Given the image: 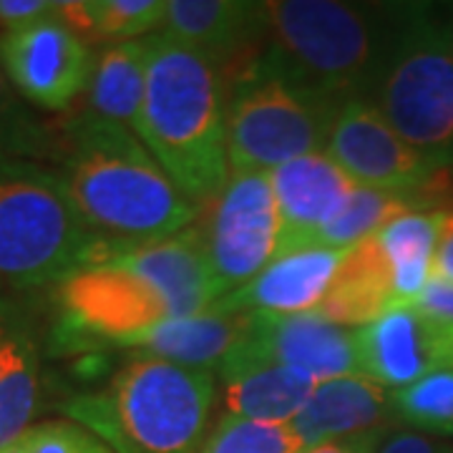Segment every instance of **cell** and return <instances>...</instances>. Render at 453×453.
I'll list each match as a JSON object with an SVG mask.
<instances>
[{"label": "cell", "instance_id": "obj_1", "mask_svg": "<svg viewBox=\"0 0 453 453\" xmlns=\"http://www.w3.org/2000/svg\"><path fill=\"white\" fill-rule=\"evenodd\" d=\"M53 172L104 242H154L199 219V207L179 192L134 131L91 113L64 129Z\"/></svg>", "mask_w": 453, "mask_h": 453}, {"label": "cell", "instance_id": "obj_2", "mask_svg": "<svg viewBox=\"0 0 453 453\" xmlns=\"http://www.w3.org/2000/svg\"><path fill=\"white\" fill-rule=\"evenodd\" d=\"M267 38L255 68L335 109L368 98L388 61L405 5L265 0Z\"/></svg>", "mask_w": 453, "mask_h": 453}, {"label": "cell", "instance_id": "obj_3", "mask_svg": "<svg viewBox=\"0 0 453 453\" xmlns=\"http://www.w3.org/2000/svg\"><path fill=\"white\" fill-rule=\"evenodd\" d=\"M149 79L136 136L181 195L204 210L232 174L226 151L225 73L174 38L149 35Z\"/></svg>", "mask_w": 453, "mask_h": 453}, {"label": "cell", "instance_id": "obj_4", "mask_svg": "<svg viewBox=\"0 0 453 453\" xmlns=\"http://www.w3.org/2000/svg\"><path fill=\"white\" fill-rule=\"evenodd\" d=\"M214 401L211 371L134 353L104 388L71 395L61 411L116 453H196Z\"/></svg>", "mask_w": 453, "mask_h": 453}, {"label": "cell", "instance_id": "obj_5", "mask_svg": "<svg viewBox=\"0 0 453 453\" xmlns=\"http://www.w3.org/2000/svg\"><path fill=\"white\" fill-rule=\"evenodd\" d=\"M101 244L53 166L0 151V282L5 288H58L96 259Z\"/></svg>", "mask_w": 453, "mask_h": 453}, {"label": "cell", "instance_id": "obj_6", "mask_svg": "<svg viewBox=\"0 0 453 453\" xmlns=\"http://www.w3.org/2000/svg\"><path fill=\"white\" fill-rule=\"evenodd\" d=\"M371 101L393 129L453 174V31L423 5H405Z\"/></svg>", "mask_w": 453, "mask_h": 453}, {"label": "cell", "instance_id": "obj_7", "mask_svg": "<svg viewBox=\"0 0 453 453\" xmlns=\"http://www.w3.org/2000/svg\"><path fill=\"white\" fill-rule=\"evenodd\" d=\"M340 109L250 65L229 83L226 151L232 172L270 174L297 157L327 149Z\"/></svg>", "mask_w": 453, "mask_h": 453}, {"label": "cell", "instance_id": "obj_8", "mask_svg": "<svg viewBox=\"0 0 453 453\" xmlns=\"http://www.w3.org/2000/svg\"><path fill=\"white\" fill-rule=\"evenodd\" d=\"M196 229L226 295L277 257L280 211L270 174L232 172L219 196L199 211Z\"/></svg>", "mask_w": 453, "mask_h": 453}, {"label": "cell", "instance_id": "obj_9", "mask_svg": "<svg viewBox=\"0 0 453 453\" xmlns=\"http://www.w3.org/2000/svg\"><path fill=\"white\" fill-rule=\"evenodd\" d=\"M325 151L357 187L438 199L451 181V172L408 144L368 98L340 106Z\"/></svg>", "mask_w": 453, "mask_h": 453}, {"label": "cell", "instance_id": "obj_10", "mask_svg": "<svg viewBox=\"0 0 453 453\" xmlns=\"http://www.w3.org/2000/svg\"><path fill=\"white\" fill-rule=\"evenodd\" d=\"M96 50L61 18L0 33V68L18 96L46 111H65L88 94Z\"/></svg>", "mask_w": 453, "mask_h": 453}, {"label": "cell", "instance_id": "obj_11", "mask_svg": "<svg viewBox=\"0 0 453 453\" xmlns=\"http://www.w3.org/2000/svg\"><path fill=\"white\" fill-rule=\"evenodd\" d=\"M360 375L383 388H403L423 375L453 368V323L413 303H398L356 330Z\"/></svg>", "mask_w": 453, "mask_h": 453}, {"label": "cell", "instance_id": "obj_12", "mask_svg": "<svg viewBox=\"0 0 453 453\" xmlns=\"http://www.w3.org/2000/svg\"><path fill=\"white\" fill-rule=\"evenodd\" d=\"M96 262L121 267L139 277L166 303L174 320L199 315L226 295L225 285L211 270L196 222L179 234L154 242H104L91 265Z\"/></svg>", "mask_w": 453, "mask_h": 453}, {"label": "cell", "instance_id": "obj_13", "mask_svg": "<svg viewBox=\"0 0 453 453\" xmlns=\"http://www.w3.org/2000/svg\"><path fill=\"white\" fill-rule=\"evenodd\" d=\"M159 33L207 56L237 81L257 61L267 38V3L250 0H166Z\"/></svg>", "mask_w": 453, "mask_h": 453}, {"label": "cell", "instance_id": "obj_14", "mask_svg": "<svg viewBox=\"0 0 453 453\" xmlns=\"http://www.w3.org/2000/svg\"><path fill=\"white\" fill-rule=\"evenodd\" d=\"M237 348L257 360L308 372L318 383L345 375H360L356 330L330 323L318 312H252L250 333Z\"/></svg>", "mask_w": 453, "mask_h": 453}, {"label": "cell", "instance_id": "obj_15", "mask_svg": "<svg viewBox=\"0 0 453 453\" xmlns=\"http://www.w3.org/2000/svg\"><path fill=\"white\" fill-rule=\"evenodd\" d=\"M280 211L277 257L318 244L325 226L335 219L357 184L327 151L297 157L270 172Z\"/></svg>", "mask_w": 453, "mask_h": 453}, {"label": "cell", "instance_id": "obj_16", "mask_svg": "<svg viewBox=\"0 0 453 453\" xmlns=\"http://www.w3.org/2000/svg\"><path fill=\"white\" fill-rule=\"evenodd\" d=\"M350 250L310 244L275 257L255 280L225 295L219 308L259 315H303L323 303Z\"/></svg>", "mask_w": 453, "mask_h": 453}, {"label": "cell", "instance_id": "obj_17", "mask_svg": "<svg viewBox=\"0 0 453 453\" xmlns=\"http://www.w3.org/2000/svg\"><path fill=\"white\" fill-rule=\"evenodd\" d=\"M393 421L388 388L363 375H345L318 383L290 428L305 449H312L340 438L390 431Z\"/></svg>", "mask_w": 453, "mask_h": 453}, {"label": "cell", "instance_id": "obj_18", "mask_svg": "<svg viewBox=\"0 0 453 453\" xmlns=\"http://www.w3.org/2000/svg\"><path fill=\"white\" fill-rule=\"evenodd\" d=\"M252 312L242 310H225L211 305L210 310L151 325L142 333L121 340L119 348L134 350L142 356L162 357L177 365L196 368V371H217L250 333Z\"/></svg>", "mask_w": 453, "mask_h": 453}, {"label": "cell", "instance_id": "obj_19", "mask_svg": "<svg viewBox=\"0 0 453 453\" xmlns=\"http://www.w3.org/2000/svg\"><path fill=\"white\" fill-rule=\"evenodd\" d=\"M214 375L222 380L229 416L265 423H290L318 386L308 372L257 360L240 348L217 365Z\"/></svg>", "mask_w": 453, "mask_h": 453}, {"label": "cell", "instance_id": "obj_20", "mask_svg": "<svg viewBox=\"0 0 453 453\" xmlns=\"http://www.w3.org/2000/svg\"><path fill=\"white\" fill-rule=\"evenodd\" d=\"M393 305H395V290H393L390 265L380 250L378 234H372L356 247H350L330 290L325 292L323 303L312 312L323 315L330 323L357 330L378 320Z\"/></svg>", "mask_w": 453, "mask_h": 453}, {"label": "cell", "instance_id": "obj_21", "mask_svg": "<svg viewBox=\"0 0 453 453\" xmlns=\"http://www.w3.org/2000/svg\"><path fill=\"white\" fill-rule=\"evenodd\" d=\"M149 35L127 43H106L96 50L88 86V111L96 119L119 124L136 134L144 109L149 79Z\"/></svg>", "mask_w": 453, "mask_h": 453}, {"label": "cell", "instance_id": "obj_22", "mask_svg": "<svg viewBox=\"0 0 453 453\" xmlns=\"http://www.w3.org/2000/svg\"><path fill=\"white\" fill-rule=\"evenodd\" d=\"M38 405L41 342L28 310H23L0 363V446L13 443L31 428Z\"/></svg>", "mask_w": 453, "mask_h": 453}, {"label": "cell", "instance_id": "obj_23", "mask_svg": "<svg viewBox=\"0 0 453 453\" xmlns=\"http://www.w3.org/2000/svg\"><path fill=\"white\" fill-rule=\"evenodd\" d=\"M441 210L403 214L378 232L380 250L388 259L395 305L416 303L434 277Z\"/></svg>", "mask_w": 453, "mask_h": 453}, {"label": "cell", "instance_id": "obj_24", "mask_svg": "<svg viewBox=\"0 0 453 453\" xmlns=\"http://www.w3.org/2000/svg\"><path fill=\"white\" fill-rule=\"evenodd\" d=\"M166 0H64L58 18L83 41L127 43L162 28Z\"/></svg>", "mask_w": 453, "mask_h": 453}, {"label": "cell", "instance_id": "obj_25", "mask_svg": "<svg viewBox=\"0 0 453 453\" xmlns=\"http://www.w3.org/2000/svg\"><path fill=\"white\" fill-rule=\"evenodd\" d=\"M436 199L426 195H403V192H386L372 187H356L335 219L325 226L318 237V244L350 250L363 240L378 234L393 219L411 214V211L434 210Z\"/></svg>", "mask_w": 453, "mask_h": 453}, {"label": "cell", "instance_id": "obj_26", "mask_svg": "<svg viewBox=\"0 0 453 453\" xmlns=\"http://www.w3.org/2000/svg\"><path fill=\"white\" fill-rule=\"evenodd\" d=\"M395 421L436 436H453V368L390 390Z\"/></svg>", "mask_w": 453, "mask_h": 453}, {"label": "cell", "instance_id": "obj_27", "mask_svg": "<svg viewBox=\"0 0 453 453\" xmlns=\"http://www.w3.org/2000/svg\"><path fill=\"white\" fill-rule=\"evenodd\" d=\"M290 423H265L225 413L196 453H303Z\"/></svg>", "mask_w": 453, "mask_h": 453}, {"label": "cell", "instance_id": "obj_28", "mask_svg": "<svg viewBox=\"0 0 453 453\" xmlns=\"http://www.w3.org/2000/svg\"><path fill=\"white\" fill-rule=\"evenodd\" d=\"M20 441L28 453H116L94 431L68 418L33 423Z\"/></svg>", "mask_w": 453, "mask_h": 453}, {"label": "cell", "instance_id": "obj_29", "mask_svg": "<svg viewBox=\"0 0 453 453\" xmlns=\"http://www.w3.org/2000/svg\"><path fill=\"white\" fill-rule=\"evenodd\" d=\"M38 146H43V134L26 113L23 104L18 101L16 88L0 68V151L31 157Z\"/></svg>", "mask_w": 453, "mask_h": 453}, {"label": "cell", "instance_id": "obj_30", "mask_svg": "<svg viewBox=\"0 0 453 453\" xmlns=\"http://www.w3.org/2000/svg\"><path fill=\"white\" fill-rule=\"evenodd\" d=\"M58 16V3L53 0H0V31L31 28Z\"/></svg>", "mask_w": 453, "mask_h": 453}, {"label": "cell", "instance_id": "obj_31", "mask_svg": "<svg viewBox=\"0 0 453 453\" xmlns=\"http://www.w3.org/2000/svg\"><path fill=\"white\" fill-rule=\"evenodd\" d=\"M375 453H453V446L418 431H388Z\"/></svg>", "mask_w": 453, "mask_h": 453}, {"label": "cell", "instance_id": "obj_32", "mask_svg": "<svg viewBox=\"0 0 453 453\" xmlns=\"http://www.w3.org/2000/svg\"><path fill=\"white\" fill-rule=\"evenodd\" d=\"M413 305L423 312H428V315H434V318L453 323V282L434 275Z\"/></svg>", "mask_w": 453, "mask_h": 453}, {"label": "cell", "instance_id": "obj_33", "mask_svg": "<svg viewBox=\"0 0 453 453\" xmlns=\"http://www.w3.org/2000/svg\"><path fill=\"white\" fill-rule=\"evenodd\" d=\"M434 275L453 282V210H441Z\"/></svg>", "mask_w": 453, "mask_h": 453}, {"label": "cell", "instance_id": "obj_34", "mask_svg": "<svg viewBox=\"0 0 453 453\" xmlns=\"http://www.w3.org/2000/svg\"><path fill=\"white\" fill-rule=\"evenodd\" d=\"M386 434H388V431L363 434V436L353 438H340V441H330V443H320V446L305 449L303 453H375Z\"/></svg>", "mask_w": 453, "mask_h": 453}, {"label": "cell", "instance_id": "obj_35", "mask_svg": "<svg viewBox=\"0 0 453 453\" xmlns=\"http://www.w3.org/2000/svg\"><path fill=\"white\" fill-rule=\"evenodd\" d=\"M23 305L16 303L11 295H5L3 300H0V363H3V356H5V348H8V342H11V335H13V330H16L18 318H20V312H23Z\"/></svg>", "mask_w": 453, "mask_h": 453}, {"label": "cell", "instance_id": "obj_36", "mask_svg": "<svg viewBox=\"0 0 453 453\" xmlns=\"http://www.w3.org/2000/svg\"><path fill=\"white\" fill-rule=\"evenodd\" d=\"M0 453H28V449H26V443L18 438L13 443H8V446H0Z\"/></svg>", "mask_w": 453, "mask_h": 453}, {"label": "cell", "instance_id": "obj_37", "mask_svg": "<svg viewBox=\"0 0 453 453\" xmlns=\"http://www.w3.org/2000/svg\"><path fill=\"white\" fill-rule=\"evenodd\" d=\"M3 290H5V285H3V282H0V300H3V297H5V292H3Z\"/></svg>", "mask_w": 453, "mask_h": 453}]
</instances>
